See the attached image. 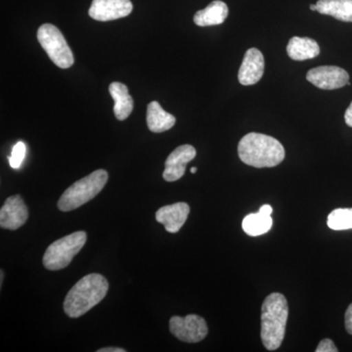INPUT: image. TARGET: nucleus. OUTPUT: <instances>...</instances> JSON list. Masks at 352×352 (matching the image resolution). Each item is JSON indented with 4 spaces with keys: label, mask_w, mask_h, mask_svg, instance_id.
Returning <instances> with one entry per match:
<instances>
[{
    "label": "nucleus",
    "mask_w": 352,
    "mask_h": 352,
    "mask_svg": "<svg viewBox=\"0 0 352 352\" xmlns=\"http://www.w3.org/2000/svg\"><path fill=\"white\" fill-rule=\"evenodd\" d=\"M109 283L103 275L91 273L73 287L64 302V311L69 318H78L100 303L107 295Z\"/></svg>",
    "instance_id": "nucleus-1"
},
{
    "label": "nucleus",
    "mask_w": 352,
    "mask_h": 352,
    "mask_svg": "<svg viewBox=\"0 0 352 352\" xmlns=\"http://www.w3.org/2000/svg\"><path fill=\"white\" fill-rule=\"evenodd\" d=\"M238 155L241 161L256 168H274L285 159L283 145L265 134H245L238 145Z\"/></svg>",
    "instance_id": "nucleus-2"
},
{
    "label": "nucleus",
    "mask_w": 352,
    "mask_h": 352,
    "mask_svg": "<svg viewBox=\"0 0 352 352\" xmlns=\"http://www.w3.org/2000/svg\"><path fill=\"white\" fill-rule=\"evenodd\" d=\"M289 307L282 294L266 296L261 307V340L267 351H276L281 346L286 333Z\"/></svg>",
    "instance_id": "nucleus-3"
},
{
    "label": "nucleus",
    "mask_w": 352,
    "mask_h": 352,
    "mask_svg": "<svg viewBox=\"0 0 352 352\" xmlns=\"http://www.w3.org/2000/svg\"><path fill=\"white\" fill-rule=\"evenodd\" d=\"M108 177L107 171L98 170L74 183L60 197L58 208L61 212H67L82 207L100 193Z\"/></svg>",
    "instance_id": "nucleus-4"
},
{
    "label": "nucleus",
    "mask_w": 352,
    "mask_h": 352,
    "mask_svg": "<svg viewBox=\"0 0 352 352\" xmlns=\"http://www.w3.org/2000/svg\"><path fill=\"white\" fill-rule=\"evenodd\" d=\"M87 240V234L85 231H78L55 241L43 254L44 267L51 271L64 270L76 254L82 251Z\"/></svg>",
    "instance_id": "nucleus-5"
},
{
    "label": "nucleus",
    "mask_w": 352,
    "mask_h": 352,
    "mask_svg": "<svg viewBox=\"0 0 352 352\" xmlns=\"http://www.w3.org/2000/svg\"><path fill=\"white\" fill-rule=\"evenodd\" d=\"M38 41L51 61L59 68L69 69L75 63L73 51L63 34L54 25H41L38 31Z\"/></svg>",
    "instance_id": "nucleus-6"
},
{
    "label": "nucleus",
    "mask_w": 352,
    "mask_h": 352,
    "mask_svg": "<svg viewBox=\"0 0 352 352\" xmlns=\"http://www.w3.org/2000/svg\"><path fill=\"white\" fill-rule=\"evenodd\" d=\"M170 330L178 340L189 344L201 342L207 337L208 333L207 322L203 317L196 314L171 317Z\"/></svg>",
    "instance_id": "nucleus-7"
},
{
    "label": "nucleus",
    "mask_w": 352,
    "mask_h": 352,
    "mask_svg": "<svg viewBox=\"0 0 352 352\" xmlns=\"http://www.w3.org/2000/svg\"><path fill=\"white\" fill-rule=\"evenodd\" d=\"M307 80L320 89H339L351 85L346 69L337 66L317 67L308 71Z\"/></svg>",
    "instance_id": "nucleus-8"
},
{
    "label": "nucleus",
    "mask_w": 352,
    "mask_h": 352,
    "mask_svg": "<svg viewBox=\"0 0 352 352\" xmlns=\"http://www.w3.org/2000/svg\"><path fill=\"white\" fill-rule=\"evenodd\" d=\"M132 8L131 0H94L88 14L92 19L108 22L126 17Z\"/></svg>",
    "instance_id": "nucleus-9"
},
{
    "label": "nucleus",
    "mask_w": 352,
    "mask_h": 352,
    "mask_svg": "<svg viewBox=\"0 0 352 352\" xmlns=\"http://www.w3.org/2000/svg\"><path fill=\"white\" fill-rule=\"evenodd\" d=\"M29 219V210L20 195L9 197L0 210V226L7 230H17Z\"/></svg>",
    "instance_id": "nucleus-10"
},
{
    "label": "nucleus",
    "mask_w": 352,
    "mask_h": 352,
    "mask_svg": "<svg viewBox=\"0 0 352 352\" xmlns=\"http://www.w3.org/2000/svg\"><path fill=\"white\" fill-rule=\"evenodd\" d=\"M196 149L192 145L185 144L176 148L166 161L163 177L166 182H175L184 175L187 164L195 159Z\"/></svg>",
    "instance_id": "nucleus-11"
},
{
    "label": "nucleus",
    "mask_w": 352,
    "mask_h": 352,
    "mask_svg": "<svg viewBox=\"0 0 352 352\" xmlns=\"http://www.w3.org/2000/svg\"><path fill=\"white\" fill-rule=\"evenodd\" d=\"M264 74V57L256 48H250L245 53L244 59L238 73L242 85H254L261 80Z\"/></svg>",
    "instance_id": "nucleus-12"
},
{
    "label": "nucleus",
    "mask_w": 352,
    "mask_h": 352,
    "mask_svg": "<svg viewBox=\"0 0 352 352\" xmlns=\"http://www.w3.org/2000/svg\"><path fill=\"white\" fill-rule=\"evenodd\" d=\"M189 214L188 204L179 201L173 205L164 206L157 210L156 220L159 223L163 224L168 232L177 233L184 226Z\"/></svg>",
    "instance_id": "nucleus-13"
},
{
    "label": "nucleus",
    "mask_w": 352,
    "mask_h": 352,
    "mask_svg": "<svg viewBox=\"0 0 352 352\" xmlns=\"http://www.w3.org/2000/svg\"><path fill=\"white\" fill-rule=\"evenodd\" d=\"M109 92L115 101L113 113L119 120H126L133 110V99L129 94V88L122 82H112L109 87Z\"/></svg>",
    "instance_id": "nucleus-14"
},
{
    "label": "nucleus",
    "mask_w": 352,
    "mask_h": 352,
    "mask_svg": "<svg viewBox=\"0 0 352 352\" xmlns=\"http://www.w3.org/2000/svg\"><path fill=\"white\" fill-rule=\"evenodd\" d=\"M287 53L295 61L314 59L320 54V47L314 39L294 36L289 39Z\"/></svg>",
    "instance_id": "nucleus-15"
},
{
    "label": "nucleus",
    "mask_w": 352,
    "mask_h": 352,
    "mask_svg": "<svg viewBox=\"0 0 352 352\" xmlns=\"http://www.w3.org/2000/svg\"><path fill=\"white\" fill-rule=\"evenodd\" d=\"M228 16V7L223 1L214 0L194 16V23L199 27H210L224 23Z\"/></svg>",
    "instance_id": "nucleus-16"
},
{
    "label": "nucleus",
    "mask_w": 352,
    "mask_h": 352,
    "mask_svg": "<svg viewBox=\"0 0 352 352\" xmlns=\"http://www.w3.org/2000/svg\"><path fill=\"white\" fill-rule=\"evenodd\" d=\"M175 116L166 112L157 101H153L147 108V126L155 133L170 131L175 126Z\"/></svg>",
    "instance_id": "nucleus-17"
},
{
    "label": "nucleus",
    "mask_w": 352,
    "mask_h": 352,
    "mask_svg": "<svg viewBox=\"0 0 352 352\" xmlns=\"http://www.w3.org/2000/svg\"><path fill=\"white\" fill-rule=\"evenodd\" d=\"M317 11L342 22H352V0H318Z\"/></svg>",
    "instance_id": "nucleus-18"
},
{
    "label": "nucleus",
    "mask_w": 352,
    "mask_h": 352,
    "mask_svg": "<svg viewBox=\"0 0 352 352\" xmlns=\"http://www.w3.org/2000/svg\"><path fill=\"white\" fill-rule=\"evenodd\" d=\"M273 220L271 214H264L258 210L256 214L247 215L243 220V230L252 237L267 233L272 227Z\"/></svg>",
    "instance_id": "nucleus-19"
},
{
    "label": "nucleus",
    "mask_w": 352,
    "mask_h": 352,
    "mask_svg": "<svg viewBox=\"0 0 352 352\" xmlns=\"http://www.w3.org/2000/svg\"><path fill=\"white\" fill-rule=\"evenodd\" d=\"M328 226L336 231L352 229V208H337L329 214Z\"/></svg>",
    "instance_id": "nucleus-20"
},
{
    "label": "nucleus",
    "mask_w": 352,
    "mask_h": 352,
    "mask_svg": "<svg viewBox=\"0 0 352 352\" xmlns=\"http://www.w3.org/2000/svg\"><path fill=\"white\" fill-rule=\"evenodd\" d=\"M25 152H27V148H25L24 142L20 141L14 146L11 156L9 157V164H10L11 168L14 170H18L22 166L25 157Z\"/></svg>",
    "instance_id": "nucleus-21"
},
{
    "label": "nucleus",
    "mask_w": 352,
    "mask_h": 352,
    "mask_svg": "<svg viewBox=\"0 0 352 352\" xmlns=\"http://www.w3.org/2000/svg\"><path fill=\"white\" fill-rule=\"evenodd\" d=\"M337 346L333 344V340L325 339L321 340L319 346H317L316 352H337Z\"/></svg>",
    "instance_id": "nucleus-22"
},
{
    "label": "nucleus",
    "mask_w": 352,
    "mask_h": 352,
    "mask_svg": "<svg viewBox=\"0 0 352 352\" xmlns=\"http://www.w3.org/2000/svg\"><path fill=\"white\" fill-rule=\"evenodd\" d=\"M346 318H344V323H346V332L349 335H352V303L347 307L346 312Z\"/></svg>",
    "instance_id": "nucleus-23"
},
{
    "label": "nucleus",
    "mask_w": 352,
    "mask_h": 352,
    "mask_svg": "<svg viewBox=\"0 0 352 352\" xmlns=\"http://www.w3.org/2000/svg\"><path fill=\"white\" fill-rule=\"evenodd\" d=\"M344 120L347 126L352 127V102L344 113Z\"/></svg>",
    "instance_id": "nucleus-24"
},
{
    "label": "nucleus",
    "mask_w": 352,
    "mask_h": 352,
    "mask_svg": "<svg viewBox=\"0 0 352 352\" xmlns=\"http://www.w3.org/2000/svg\"><path fill=\"white\" fill-rule=\"evenodd\" d=\"M98 352H126V349H120V347H105V349H99Z\"/></svg>",
    "instance_id": "nucleus-25"
},
{
    "label": "nucleus",
    "mask_w": 352,
    "mask_h": 352,
    "mask_svg": "<svg viewBox=\"0 0 352 352\" xmlns=\"http://www.w3.org/2000/svg\"><path fill=\"white\" fill-rule=\"evenodd\" d=\"M310 10L317 11V6H316V4H311V6H310Z\"/></svg>",
    "instance_id": "nucleus-26"
},
{
    "label": "nucleus",
    "mask_w": 352,
    "mask_h": 352,
    "mask_svg": "<svg viewBox=\"0 0 352 352\" xmlns=\"http://www.w3.org/2000/svg\"><path fill=\"white\" fill-rule=\"evenodd\" d=\"M191 173H197V168H191Z\"/></svg>",
    "instance_id": "nucleus-27"
}]
</instances>
